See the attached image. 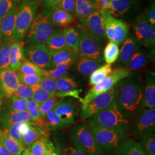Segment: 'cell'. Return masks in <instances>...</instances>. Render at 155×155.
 <instances>
[{
  "mask_svg": "<svg viewBox=\"0 0 155 155\" xmlns=\"http://www.w3.org/2000/svg\"><path fill=\"white\" fill-rule=\"evenodd\" d=\"M97 11L95 2L91 0H75V15L79 22H82L87 17Z\"/></svg>",
  "mask_w": 155,
  "mask_h": 155,
  "instance_id": "cell-29",
  "label": "cell"
},
{
  "mask_svg": "<svg viewBox=\"0 0 155 155\" xmlns=\"http://www.w3.org/2000/svg\"><path fill=\"white\" fill-rule=\"evenodd\" d=\"M51 18L52 24L56 27L67 26L74 21V15L60 9L52 11Z\"/></svg>",
  "mask_w": 155,
  "mask_h": 155,
  "instance_id": "cell-34",
  "label": "cell"
},
{
  "mask_svg": "<svg viewBox=\"0 0 155 155\" xmlns=\"http://www.w3.org/2000/svg\"><path fill=\"white\" fill-rule=\"evenodd\" d=\"M20 72L25 75H34L40 77H45V70H43L32 62L25 60L20 67Z\"/></svg>",
  "mask_w": 155,
  "mask_h": 155,
  "instance_id": "cell-41",
  "label": "cell"
},
{
  "mask_svg": "<svg viewBox=\"0 0 155 155\" xmlns=\"http://www.w3.org/2000/svg\"><path fill=\"white\" fill-rule=\"evenodd\" d=\"M0 122L2 127L6 130L12 125L20 122H33L27 111L22 112H16L8 110L2 111L0 116Z\"/></svg>",
  "mask_w": 155,
  "mask_h": 155,
  "instance_id": "cell-18",
  "label": "cell"
},
{
  "mask_svg": "<svg viewBox=\"0 0 155 155\" xmlns=\"http://www.w3.org/2000/svg\"><path fill=\"white\" fill-rule=\"evenodd\" d=\"M55 81L57 90L55 95L56 97L61 98L66 97L80 98V90L78 89L77 82L71 75L67 73Z\"/></svg>",
  "mask_w": 155,
  "mask_h": 155,
  "instance_id": "cell-15",
  "label": "cell"
},
{
  "mask_svg": "<svg viewBox=\"0 0 155 155\" xmlns=\"http://www.w3.org/2000/svg\"><path fill=\"white\" fill-rule=\"evenodd\" d=\"M28 100L22 99L15 95H13L11 98V102L9 109L16 112H22L27 111V105Z\"/></svg>",
  "mask_w": 155,
  "mask_h": 155,
  "instance_id": "cell-46",
  "label": "cell"
},
{
  "mask_svg": "<svg viewBox=\"0 0 155 155\" xmlns=\"http://www.w3.org/2000/svg\"><path fill=\"white\" fill-rule=\"evenodd\" d=\"M75 63L74 62H66L59 64L52 70H45V76L50 78L52 79L56 80L63 77L68 73V71Z\"/></svg>",
  "mask_w": 155,
  "mask_h": 155,
  "instance_id": "cell-35",
  "label": "cell"
},
{
  "mask_svg": "<svg viewBox=\"0 0 155 155\" xmlns=\"http://www.w3.org/2000/svg\"><path fill=\"white\" fill-rule=\"evenodd\" d=\"M80 41L78 55L101 63L104 59L103 50L100 42L85 32L79 26Z\"/></svg>",
  "mask_w": 155,
  "mask_h": 155,
  "instance_id": "cell-10",
  "label": "cell"
},
{
  "mask_svg": "<svg viewBox=\"0 0 155 155\" xmlns=\"http://www.w3.org/2000/svg\"><path fill=\"white\" fill-rule=\"evenodd\" d=\"M51 155H59L58 154V152H55V153H53L52 154H51Z\"/></svg>",
  "mask_w": 155,
  "mask_h": 155,
  "instance_id": "cell-61",
  "label": "cell"
},
{
  "mask_svg": "<svg viewBox=\"0 0 155 155\" xmlns=\"http://www.w3.org/2000/svg\"><path fill=\"white\" fill-rule=\"evenodd\" d=\"M0 144L5 147L11 155H21L25 150L15 141L6 137L4 133L1 139Z\"/></svg>",
  "mask_w": 155,
  "mask_h": 155,
  "instance_id": "cell-39",
  "label": "cell"
},
{
  "mask_svg": "<svg viewBox=\"0 0 155 155\" xmlns=\"http://www.w3.org/2000/svg\"><path fill=\"white\" fill-rule=\"evenodd\" d=\"M39 5L37 0H24L20 3L18 8L13 39L22 41L33 22Z\"/></svg>",
  "mask_w": 155,
  "mask_h": 155,
  "instance_id": "cell-5",
  "label": "cell"
},
{
  "mask_svg": "<svg viewBox=\"0 0 155 155\" xmlns=\"http://www.w3.org/2000/svg\"><path fill=\"white\" fill-rule=\"evenodd\" d=\"M62 33L68 49L78 55L80 41V32L79 28L69 26L63 29Z\"/></svg>",
  "mask_w": 155,
  "mask_h": 155,
  "instance_id": "cell-26",
  "label": "cell"
},
{
  "mask_svg": "<svg viewBox=\"0 0 155 155\" xmlns=\"http://www.w3.org/2000/svg\"><path fill=\"white\" fill-rule=\"evenodd\" d=\"M135 4L134 0H110V14L114 17L122 16Z\"/></svg>",
  "mask_w": 155,
  "mask_h": 155,
  "instance_id": "cell-32",
  "label": "cell"
},
{
  "mask_svg": "<svg viewBox=\"0 0 155 155\" xmlns=\"http://www.w3.org/2000/svg\"><path fill=\"white\" fill-rule=\"evenodd\" d=\"M88 124L90 132L102 153H114L129 136V133L126 131L111 130L90 122Z\"/></svg>",
  "mask_w": 155,
  "mask_h": 155,
  "instance_id": "cell-3",
  "label": "cell"
},
{
  "mask_svg": "<svg viewBox=\"0 0 155 155\" xmlns=\"http://www.w3.org/2000/svg\"><path fill=\"white\" fill-rule=\"evenodd\" d=\"M16 5L12 0H0V23Z\"/></svg>",
  "mask_w": 155,
  "mask_h": 155,
  "instance_id": "cell-51",
  "label": "cell"
},
{
  "mask_svg": "<svg viewBox=\"0 0 155 155\" xmlns=\"http://www.w3.org/2000/svg\"><path fill=\"white\" fill-rule=\"evenodd\" d=\"M91 1H93V2H95L98 1V0H91Z\"/></svg>",
  "mask_w": 155,
  "mask_h": 155,
  "instance_id": "cell-63",
  "label": "cell"
},
{
  "mask_svg": "<svg viewBox=\"0 0 155 155\" xmlns=\"http://www.w3.org/2000/svg\"><path fill=\"white\" fill-rule=\"evenodd\" d=\"M102 17L106 38L117 45H122L127 38V24L112 16L109 11H100Z\"/></svg>",
  "mask_w": 155,
  "mask_h": 155,
  "instance_id": "cell-8",
  "label": "cell"
},
{
  "mask_svg": "<svg viewBox=\"0 0 155 155\" xmlns=\"http://www.w3.org/2000/svg\"><path fill=\"white\" fill-rule=\"evenodd\" d=\"M40 3L47 11H54L59 9L62 0H39Z\"/></svg>",
  "mask_w": 155,
  "mask_h": 155,
  "instance_id": "cell-53",
  "label": "cell"
},
{
  "mask_svg": "<svg viewBox=\"0 0 155 155\" xmlns=\"http://www.w3.org/2000/svg\"><path fill=\"white\" fill-rule=\"evenodd\" d=\"M31 89L32 91V100L35 101L40 105L54 95V94L49 93L44 89H42L39 84L35 85L31 87Z\"/></svg>",
  "mask_w": 155,
  "mask_h": 155,
  "instance_id": "cell-43",
  "label": "cell"
},
{
  "mask_svg": "<svg viewBox=\"0 0 155 155\" xmlns=\"http://www.w3.org/2000/svg\"><path fill=\"white\" fill-rule=\"evenodd\" d=\"M155 75L153 72L147 71L145 73V85L144 95L141 103V109L149 110L155 108Z\"/></svg>",
  "mask_w": 155,
  "mask_h": 155,
  "instance_id": "cell-17",
  "label": "cell"
},
{
  "mask_svg": "<svg viewBox=\"0 0 155 155\" xmlns=\"http://www.w3.org/2000/svg\"><path fill=\"white\" fill-rule=\"evenodd\" d=\"M139 50V42L137 40L132 38H127L123 43L119 54L120 61L124 66H128L132 58Z\"/></svg>",
  "mask_w": 155,
  "mask_h": 155,
  "instance_id": "cell-24",
  "label": "cell"
},
{
  "mask_svg": "<svg viewBox=\"0 0 155 155\" xmlns=\"http://www.w3.org/2000/svg\"><path fill=\"white\" fill-rule=\"evenodd\" d=\"M120 50L118 45L114 42L110 41L103 51L104 59L107 64H111L116 61L119 56Z\"/></svg>",
  "mask_w": 155,
  "mask_h": 155,
  "instance_id": "cell-37",
  "label": "cell"
},
{
  "mask_svg": "<svg viewBox=\"0 0 155 155\" xmlns=\"http://www.w3.org/2000/svg\"><path fill=\"white\" fill-rule=\"evenodd\" d=\"M44 120H45V123L46 126L52 130H56L65 127L67 125L56 114L54 109L47 114Z\"/></svg>",
  "mask_w": 155,
  "mask_h": 155,
  "instance_id": "cell-38",
  "label": "cell"
},
{
  "mask_svg": "<svg viewBox=\"0 0 155 155\" xmlns=\"http://www.w3.org/2000/svg\"><path fill=\"white\" fill-rule=\"evenodd\" d=\"M45 45L51 55L61 50L68 49L63 35L61 32L55 31L46 41Z\"/></svg>",
  "mask_w": 155,
  "mask_h": 155,
  "instance_id": "cell-31",
  "label": "cell"
},
{
  "mask_svg": "<svg viewBox=\"0 0 155 155\" xmlns=\"http://www.w3.org/2000/svg\"><path fill=\"white\" fill-rule=\"evenodd\" d=\"M81 25L83 30L99 42L104 41L107 39L104 28V21L101 13L98 11H95L88 17L81 22Z\"/></svg>",
  "mask_w": 155,
  "mask_h": 155,
  "instance_id": "cell-13",
  "label": "cell"
},
{
  "mask_svg": "<svg viewBox=\"0 0 155 155\" xmlns=\"http://www.w3.org/2000/svg\"><path fill=\"white\" fill-rule=\"evenodd\" d=\"M144 16L148 21L150 22V24L153 27H155V4L154 1L148 8Z\"/></svg>",
  "mask_w": 155,
  "mask_h": 155,
  "instance_id": "cell-54",
  "label": "cell"
},
{
  "mask_svg": "<svg viewBox=\"0 0 155 155\" xmlns=\"http://www.w3.org/2000/svg\"><path fill=\"white\" fill-rule=\"evenodd\" d=\"M101 66V63L84 56H79L74 65L71 68L72 71L77 72L82 77L89 78L93 72Z\"/></svg>",
  "mask_w": 155,
  "mask_h": 155,
  "instance_id": "cell-20",
  "label": "cell"
},
{
  "mask_svg": "<svg viewBox=\"0 0 155 155\" xmlns=\"http://www.w3.org/2000/svg\"><path fill=\"white\" fill-rule=\"evenodd\" d=\"M59 9L75 16V0H62L59 6Z\"/></svg>",
  "mask_w": 155,
  "mask_h": 155,
  "instance_id": "cell-52",
  "label": "cell"
},
{
  "mask_svg": "<svg viewBox=\"0 0 155 155\" xmlns=\"http://www.w3.org/2000/svg\"><path fill=\"white\" fill-rule=\"evenodd\" d=\"M10 40L4 41L0 45V69L10 68V59L9 49Z\"/></svg>",
  "mask_w": 155,
  "mask_h": 155,
  "instance_id": "cell-44",
  "label": "cell"
},
{
  "mask_svg": "<svg viewBox=\"0 0 155 155\" xmlns=\"http://www.w3.org/2000/svg\"><path fill=\"white\" fill-rule=\"evenodd\" d=\"M151 60V55L148 51L139 50L133 56L128 65V70L139 71L147 66Z\"/></svg>",
  "mask_w": 155,
  "mask_h": 155,
  "instance_id": "cell-27",
  "label": "cell"
},
{
  "mask_svg": "<svg viewBox=\"0 0 155 155\" xmlns=\"http://www.w3.org/2000/svg\"><path fill=\"white\" fill-rule=\"evenodd\" d=\"M2 90L0 87V111H1V105H2Z\"/></svg>",
  "mask_w": 155,
  "mask_h": 155,
  "instance_id": "cell-57",
  "label": "cell"
},
{
  "mask_svg": "<svg viewBox=\"0 0 155 155\" xmlns=\"http://www.w3.org/2000/svg\"><path fill=\"white\" fill-rule=\"evenodd\" d=\"M48 134L46 130L41 127L35 122H30L28 130L22 134V143L25 149L27 150L33 143L40 137L47 136Z\"/></svg>",
  "mask_w": 155,
  "mask_h": 155,
  "instance_id": "cell-25",
  "label": "cell"
},
{
  "mask_svg": "<svg viewBox=\"0 0 155 155\" xmlns=\"http://www.w3.org/2000/svg\"><path fill=\"white\" fill-rule=\"evenodd\" d=\"M21 124L22 122L16 124L6 129L5 130V132H3V133L6 137L15 141L24 148L21 133Z\"/></svg>",
  "mask_w": 155,
  "mask_h": 155,
  "instance_id": "cell-40",
  "label": "cell"
},
{
  "mask_svg": "<svg viewBox=\"0 0 155 155\" xmlns=\"http://www.w3.org/2000/svg\"><path fill=\"white\" fill-rule=\"evenodd\" d=\"M144 86L141 80L130 76L117 84V103L122 110L133 112L140 105L143 95Z\"/></svg>",
  "mask_w": 155,
  "mask_h": 155,
  "instance_id": "cell-1",
  "label": "cell"
},
{
  "mask_svg": "<svg viewBox=\"0 0 155 155\" xmlns=\"http://www.w3.org/2000/svg\"><path fill=\"white\" fill-rule=\"evenodd\" d=\"M124 112L116 103L95 114L88 122L108 129L127 132L130 125Z\"/></svg>",
  "mask_w": 155,
  "mask_h": 155,
  "instance_id": "cell-2",
  "label": "cell"
},
{
  "mask_svg": "<svg viewBox=\"0 0 155 155\" xmlns=\"http://www.w3.org/2000/svg\"><path fill=\"white\" fill-rule=\"evenodd\" d=\"M20 83L16 71L11 68L0 69V87L8 98H11Z\"/></svg>",
  "mask_w": 155,
  "mask_h": 155,
  "instance_id": "cell-16",
  "label": "cell"
},
{
  "mask_svg": "<svg viewBox=\"0 0 155 155\" xmlns=\"http://www.w3.org/2000/svg\"><path fill=\"white\" fill-rule=\"evenodd\" d=\"M40 105L33 100H28L27 105V111L31 117L33 122H36L39 120Z\"/></svg>",
  "mask_w": 155,
  "mask_h": 155,
  "instance_id": "cell-47",
  "label": "cell"
},
{
  "mask_svg": "<svg viewBox=\"0 0 155 155\" xmlns=\"http://www.w3.org/2000/svg\"><path fill=\"white\" fill-rule=\"evenodd\" d=\"M26 150L31 155H51L56 152L55 147L48 135L38 139Z\"/></svg>",
  "mask_w": 155,
  "mask_h": 155,
  "instance_id": "cell-22",
  "label": "cell"
},
{
  "mask_svg": "<svg viewBox=\"0 0 155 155\" xmlns=\"http://www.w3.org/2000/svg\"><path fill=\"white\" fill-rule=\"evenodd\" d=\"M61 98L54 95L50 99L41 104L39 107V120H43L47 114L61 102Z\"/></svg>",
  "mask_w": 155,
  "mask_h": 155,
  "instance_id": "cell-42",
  "label": "cell"
},
{
  "mask_svg": "<svg viewBox=\"0 0 155 155\" xmlns=\"http://www.w3.org/2000/svg\"><path fill=\"white\" fill-rule=\"evenodd\" d=\"M3 136V132L1 130V129H0V141H1V139L2 137V136Z\"/></svg>",
  "mask_w": 155,
  "mask_h": 155,
  "instance_id": "cell-60",
  "label": "cell"
},
{
  "mask_svg": "<svg viewBox=\"0 0 155 155\" xmlns=\"http://www.w3.org/2000/svg\"><path fill=\"white\" fill-rule=\"evenodd\" d=\"M133 28L138 42L150 48L154 45L155 27L152 26L144 15L138 17L133 23Z\"/></svg>",
  "mask_w": 155,
  "mask_h": 155,
  "instance_id": "cell-12",
  "label": "cell"
},
{
  "mask_svg": "<svg viewBox=\"0 0 155 155\" xmlns=\"http://www.w3.org/2000/svg\"><path fill=\"white\" fill-rule=\"evenodd\" d=\"M51 55V61L50 70L54 69L57 65L63 63L71 61L75 63L79 56L77 54L68 49L61 50Z\"/></svg>",
  "mask_w": 155,
  "mask_h": 155,
  "instance_id": "cell-30",
  "label": "cell"
},
{
  "mask_svg": "<svg viewBox=\"0 0 155 155\" xmlns=\"http://www.w3.org/2000/svg\"><path fill=\"white\" fill-rule=\"evenodd\" d=\"M23 1H24V0H12V1H13L16 5L19 4V3H21Z\"/></svg>",
  "mask_w": 155,
  "mask_h": 155,
  "instance_id": "cell-59",
  "label": "cell"
},
{
  "mask_svg": "<svg viewBox=\"0 0 155 155\" xmlns=\"http://www.w3.org/2000/svg\"><path fill=\"white\" fill-rule=\"evenodd\" d=\"M24 45L22 41L14 39L10 40L9 49L10 68L13 70H18L22 63L26 60L24 52Z\"/></svg>",
  "mask_w": 155,
  "mask_h": 155,
  "instance_id": "cell-19",
  "label": "cell"
},
{
  "mask_svg": "<svg viewBox=\"0 0 155 155\" xmlns=\"http://www.w3.org/2000/svg\"><path fill=\"white\" fill-rule=\"evenodd\" d=\"M39 84L42 89L48 93L54 95L55 94L57 90L55 80L45 76Z\"/></svg>",
  "mask_w": 155,
  "mask_h": 155,
  "instance_id": "cell-48",
  "label": "cell"
},
{
  "mask_svg": "<svg viewBox=\"0 0 155 155\" xmlns=\"http://www.w3.org/2000/svg\"><path fill=\"white\" fill-rule=\"evenodd\" d=\"M13 95L26 100H31L32 99V89L28 86L20 83L17 88Z\"/></svg>",
  "mask_w": 155,
  "mask_h": 155,
  "instance_id": "cell-49",
  "label": "cell"
},
{
  "mask_svg": "<svg viewBox=\"0 0 155 155\" xmlns=\"http://www.w3.org/2000/svg\"><path fill=\"white\" fill-rule=\"evenodd\" d=\"M51 13L52 11L43 10L36 15L26 35L27 45L45 44L55 32L51 21Z\"/></svg>",
  "mask_w": 155,
  "mask_h": 155,
  "instance_id": "cell-4",
  "label": "cell"
},
{
  "mask_svg": "<svg viewBox=\"0 0 155 155\" xmlns=\"http://www.w3.org/2000/svg\"><path fill=\"white\" fill-rule=\"evenodd\" d=\"M1 32H0V45H1Z\"/></svg>",
  "mask_w": 155,
  "mask_h": 155,
  "instance_id": "cell-62",
  "label": "cell"
},
{
  "mask_svg": "<svg viewBox=\"0 0 155 155\" xmlns=\"http://www.w3.org/2000/svg\"><path fill=\"white\" fill-rule=\"evenodd\" d=\"M21 155H31L30 154V153L28 152L27 150H24L23 151Z\"/></svg>",
  "mask_w": 155,
  "mask_h": 155,
  "instance_id": "cell-58",
  "label": "cell"
},
{
  "mask_svg": "<svg viewBox=\"0 0 155 155\" xmlns=\"http://www.w3.org/2000/svg\"><path fill=\"white\" fill-rule=\"evenodd\" d=\"M97 11H108L110 8V0H98L95 2Z\"/></svg>",
  "mask_w": 155,
  "mask_h": 155,
  "instance_id": "cell-55",
  "label": "cell"
},
{
  "mask_svg": "<svg viewBox=\"0 0 155 155\" xmlns=\"http://www.w3.org/2000/svg\"><path fill=\"white\" fill-rule=\"evenodd\" d=\"M0 155H11L5 147L0 144Z\"/></svg>",
  "mask_w": 155,
  "mask_h": 155,
  "instance_id": "cell-56",
  "label": "cell"
},
{
  "mask_svg": "<svg viewBox=\"0 0 155 155\" xmlns=\"http://www.w3.org/2000/svg\"><path fill=\"white\" fill-rule=\"evenodd\" d=\"M111 72L112 68L111 64H106L104 66L100 67L89 77V84L94 86L109 75Z\"/></svg>",
  "mask_w": 155,
  "mask_h": 155,
  "instance_id": "cell-36",
  "label": "cell"
},
{
  "mask_svg": "<svg viewBox=\"0 0 155 155\" xmlns=\"http://www.w3.org/2000/svg\"><path fill=\"white\" fill-rule=\"evenodd\" d=\"M139 143L145 155H155V132L142 133L138 136Z\"/></svg>",
  "mask_w": 155,
  "mask_h": 155,
  "instance_id": "cell-33",
  "label": "cell"
},
{
  "mask_svg": "<svg viewBox=\"0 0 155 155\" xmlns=\"http://www.w3.org/2000/svg\"><path fill=\"white\" fill-rule=\"evenodd\" d=\"M17 11L18 8L16 6L8 13L0 23V32L1 40H3V42L13 39Z\"/></svg>",
  "mask_w": 155,
  "mask_h": 155,
  "instance_id": "cell-21",
  "label": "cell"
},
{
  "mask_svg": "<svg viewBox=\"0 0 155 155\" xmlns=\"http://www.w3.org/2000/svg\"><path fill=\"white\" fill-rule=\"evenodd\" d=\"M56 114L66 124H71L75 121L77 117L74 106L69 101L60 102L54 108Z\"/></svg>",
  "mask_w": 155,
  "mask_h": 155,
  "instance_id": "cell-23",
  "label": "cell"
},
{
  "mask_svg": "<svg viewBox=\"0 0 155 155\" xmlns=\"http://www.w3.org/2000/svg\"><path fill=\"white\" fill-rule=\"evenodd\" d=\"M131 74V71L127 68H118L115 69L109 75L90 89L83 100H90L99 94L109 91L122 79L130 76Z\"/></svg>",
  "mask_w": 155,
  "mask_h": 155,
  "instance_id": "cell-9",
  "label": "cell"
},
{
  "mask_svg": "<svg viewBox=\"0 0 155 155\" xmlns=\"http://www.w3.org/2000/svg\"><path fill=\"white\" fill-rule=\"evenodd\" d=\"M71 142L87 155H102L90 132L89 125L84 122L78 123L70 129Z\"/></svg>",
  "mask_w": 155,
  "mask_h": 155,
  "instance_id": "cell-7",
  "label": "cell"
},
{
  "mask_svg": "<svg viewBox=\"0 0 155 155\" xmlns=\"http://www.w3.org/2000/svg\"><path fill=\"white\" fill-rule=\"evenodd\" d=\"M155 109H141L130 127V132L133 136H139L147 132H155Z\"/></svg>",
  "mask_w": 155,
  "mask_h": 155,
  "instance_id": "cell-14",
  "label": "cell"
},
{
  "mask_svg": "<svg viewBox=\"0 0 155 155\" xmlns=\"http://www.w3.org/2000/svg\"><path fill=\"white\" fill-rule=\"evenodd\" d=\"M59 155H87L74 144H66L61 148Z\"/></svg>",
  "mask_w": 155,
  "mask_h": 155,
  "instance_id": "cell-50",
  "label": "cell"
},
{
  "mask_svg": "<svg viewBox=\"0 0 155 155\" xmlns=\"http://www.w3.org/2000/svg\"><path fill=\"white\" fill-rule=\"evenodd\" d=\"M117 84L109 91L99 94L89 100L79 98L82 104L81 117L83 120L89 119L95 114L117 103Z\"/></svg>",
  "mask_w": 155,
  "mask_h": 155,
  "instance_id": "cell-6",
  "label": "cell"
},
{
  "mask_svg": "<svg viewBox=\"0 0 155 155\" xmlns=\"http://www.w3.org/2000/svg\"><path fill=\"white\" fill-rule=\"evenodd\" d=\"M114 153V155H145L139 143L132 139L125 140Z\"/></svg>",
  "mask_w": 155,
  "mask_h": 155,
  "instance_id": "cell-28",
  "label": "cell"
},
{
  "mask_svg": "<svg viewBox=\"0 0 155 155\" xmlns=\"http://www.w3.org/2000/svg\"><path fill=\"white\" fill-rule=\"evenodd\" d=\"M25 58L39 68L49 70L51 55L45 44L30 45L24 48Z\"/></svg>",
  "mask_w": 155,
  "mask_h": 155,
  "instance_id": "cell-11",
  "label": "cell"
},
{
  "mask_svg": "<svg viewBox=\"0 0 155 155\" xmlns=\"http://www.w3.org/2000/svg\"><path fill=\"white\" fill-rule=\"evenodd\" d=\"M16 72L20 83L28 86L30 87H32L35 85L39 84L43 78V77L34 75H25L22 74L21 72L17 71Z\"/></svg>",
  "mask_w": 155,
  "mask_h": 155,
  "instance_id": "cell-45",
  "label": "cell"
}]
</instances>
